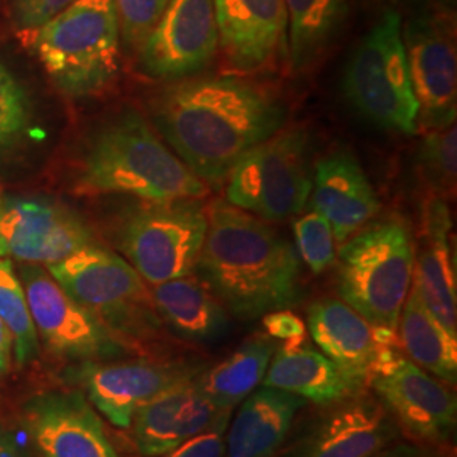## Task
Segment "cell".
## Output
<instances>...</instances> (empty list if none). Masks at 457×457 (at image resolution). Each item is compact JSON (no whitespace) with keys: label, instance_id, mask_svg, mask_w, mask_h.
<instances>
[{"label":"cell","instance_id":"obj_1","mask_svg":"<svg viewBox=\"0 0 457 457\" xmlns=\"http://www.w3.org/2000/svg\"><path fill=\"white\" fill-rule=\"evenodd\" d=\"M160 134L198 180L219 185L249 149L285 124V105L239 77H192L166 85L153 102Z\"/></svg>","mask_w":457,"mask_h":457},{"label":"cell","instance_id":"obj_2","mask_svg":"<svg viewBox=\"0 0 457 457\" xmlns=\"http://www.w3.org/2000/svg\"><path fill=\"white\" fill-rule=\"evenodd\" d=\"M194 271L226 311L247 322L294 307L302 295L294 245L228 200L207 207V232Z\"/></svg>","mask_w":457,"mask_h":457},{"label":"cell","instance_id":"obj_3","mask_svg":"<svg viewBox=\"0 0 457 457\" xmlns=\"http://www.w3.org/2000/svg\"><path fill=\"white\" fill-rule=\"evenodd\" d=\"M75 190L82 195L120 194L147 202L207 194L204 181L164 146L143 115L131 111L117 115L92 136Z\"/></svg>","mask_w":457,"mask_h":457},{"label":"cell","instance_id":"obj_4","mask_svg":"<svg viewBox=\"0 0 457 457\" xmlns=\"http://www.w3.org/2000/svg\"><path fill=\"white\" fill-rule=\"evenodd\" d=\"M336 285L341 300L373 327L396 330L409 296L415 239L402 217L364 226L337 253Z\"/></svg>","mask_w":457,"mask_h":457},{"label":"cell","instance_id":"obj_5","mask_svg":"<svg viewBox=\"0 0 457 457\" xmlns=\"http://www.w3.org/2000/svg\"><path fill=\"white\" fill-rule=\"evenodd\" d=\"M66 94H97L119 71L120 28L114 0H75L43 26L24 33Z\"/></svg>","mask_w":457,"mask_h":457},{"label":"cell","instance_id":"obj_6","mask_svg":"<svg viewBox=\"0 0 457 457\" xmlns=\"http://www.w3.org/2000/svg\"><path fill=\"white\" fill-rule=\"evenodd\" d=\"M49 275L126 345L156 337L162 319L151 288L129 262L97 245L45 266Z\"/></svg>","mask_w":457,"mask_h":457},{"label":"cell","instance_id":"obj_7","mask_svg":"<svg viewBox=\"0 0 457 457\" xmlns=\"http://www.w3.org/2000/svg\"><path fill=\"white\" fill-rule=\"evenodd\" d=\"M402 21L385 11L353 51L343 77L347 104L383 131L411 136L419 129V104L410 79Z\"/></svg>","mask_w":457,"mask_h":457},{"label":"cell","instance_id":"obj_8","mask_svg":"<svg viewBox=\"0 0 457 457\" xmlns=\"http://www.w3.org/2000/svg\"><path fill=\"white\" fill-rule=\"evenodd\" d=\"M207 232V209L200 198L143 200L117 232L126 262L147 285L192 275Z\"/></svg>","mask_w":457,"mask_h":457},{"label":"cell","instance_id":"obj_9","mask_svg":"<svg viewBox=\"0 0 457 457\" xmlns=\"http://www.w3.org/2000/svg\"><path fill=\"white\" fill-rule=\"evenodd\" d=\"M309 154L305 129L278 131L234 164L226 179V200L266 222L294 217L311 196Z\"/></svg>","mask_w":457,"mask_h":457},{"label":"cell","instance_id":"obj_10","mask_svg":"<svg viewBox=\"0 0 457 457\" xmlns=\"http://www.w3.org/2000/svg\"><path fill=\"white\" fill-rule=\"evenodd\" d=\"M368 386L400 432L417 444L445 447L456 434V395L410 361L400 344L376 345Z\"/></svg>","mask_w":457,"mask_h":457},{"label":"cell","instance_id":"obj_11","mask_svg":"<svg viewBox=\"0 0 457 457\" xmlns=\"http://www.w3.org/2000/svg\"><path fill=\"white\" fill-rule=\"evenodd\" d=\"M410 79L425 131L454 126L457 111L456 19L439 4L402 21Z\"/></svg>","mask_w":457,"mask_h":457},{"label":"cell","instance_id":"obj_12","mask_svg":"<svg viewBox=\"0 0 457 457\" xmlns=\"http://www.w3.org/2000/svg\"><path fill=\"white\" fill-rule=\"evenodd\" d=\"M19 279L36 332L53 354L77 364L115 360L126 354L128 345L66 294L46 268L21 262Z\"/></svg>","mask_w":457,"mask_h":457},{"label":"cell","instance_id":"obj_13","mask_svg":"<svg viewBox=\"0 0 457 457\" xmlns=\"http://www.w3.org/2000/svg\"><path fill=\"white\" fill-rule=\"evenodd\" d=\"M205 366L198 360L87 361L71 368L68 376L111 424L129 428L143 405Z\"/></svg>","mask_w":457,"mask_h":457},{"label":"cell","instance_id":"obj_14","mask_svg":"<svg viewBox=\"0 0 457 457\" xmlns=\"http://www.w3.org/2000/svg\"><path fill=\"white\" fill-rule=\"evenodd\" d=\"M217 49L213 0H168L137 53L146 75L171 83L198 77L212 63Z\"/></svg>","mask_w":457,"mask_h":457},{"label":"cell","instance_id":"obj_15","mask_svg":"<svg viewBox=\"0 0 457 457\" xmlns=\"http://www.w3.org/2000/svg\"><path fill=\"white\" fill-rule=\"evenodd\" d=\"M21 420L41 457H120L87 396L49 390L31 396Z\"/></svg>","mask_w":457,"mask_h":457},{"label":"cell","instance_id":"obj_16","mask_svg":"<svg viewBox=\"0 0 457 457\" xmlns=\"http://www.w3.org/2000/svg\"><path fill=\"white\" fill-rule=\"evenodd\" d=\"M96 245L75 212L48 200H16L0 211V256L49 266Z\"/></svg>","mask_w":457,"mask_h":457},{"label":"cell","instance_id":"obj_17","mask_svg":"<svg viewBox=\"0 0 457 457\" xmlns=\"http://www.w3.org/2000/svg\"><path fill=\"white\" fill-rule=\"evenodd\" d=\"M219 48L232 73H260L288 60L283 0H213Z\"/></svg>","mask_w":457,"mask_h":457},{"label":"cell","instance_id":"obj_18","mask_svg":"<svg viewBox=\"0 0 457 457\" xmlns=\"http://www.w3.org/2000/svg\"><path fill=\"white\" fill-rule=\"evenodd\" d=\"M400 434L381 402L362 390L327 407L285 457H370Z\"/></svg>","mask_w":457,"mask_h":457},{"label":"cell","instance_id":"obj_19","mask_svg":"<svg viewBox=\"0 0 457 457\" xmlns=\"http://www.w3.org/2000/svg\"><path fill=\"white\" fill-rule=\"evenodd\" d=\"M224 411L230 410L217 409L194 376L143 405L129 428L141 456H162L207 430Z\"/></svg>","mask_w":457,"mask_h":457},{"label":"cell","instance_id":"obj_20","mask_svg":"<svg viewBox=\"0 0 457 457\" xmlns=\"http://www.w3.org/2000/svg\"><path fill=\"white\" fill-rule=\"evenodd\" d=\"M451 211L447 200L428 195L422 209V230L415 245L411 287L425 307L457 336L456 268L451 251Z\"/></svg>","mask_w":457,"mask_h":457},{"label":"cell","instance_id":"obj_21","mask_svg":"<svg viewBox=\"0 0 457 457\" xmlns=\"http://www.w3.org/2000/svg\"><path fill=\"white\" fill-rule=\"evenodd\" d=\"M311 194L313 211L326 217L339 245L364 228L381 209L368 175L345 149L317 162Z\"/></svg>","mask_w":457,"mask_h":457},{"label":"cell","instance_id":"obj_22","mask_svg":"<svg viewBox=\"0 0 457 457\" xmlns=\"http://www.w3.org/2000/svg\"><path fill=\"white\" fill-rule=\"evenodd\" d=\"M307 327L313 343L353 390H366L376 358L373 326L343 300L320 298L307 311Z\"/></svg>","mask_w":457,"mask_h":457},{"label":"cell","instance_id":"obj_23","mask_svg":"<svg viewBox=\"0 0 457 457\" xmlns=\"http://www.w3.org/2000/svg\"><path fill=\"white\" fill-rule=\"evenodd\" d=\"M305 400L262 386L241 402L226 432L224 457H275L287 441Z\"/></svg>","mask_w":457,"mask_h":457},{"label":"cell","instance_id":"obj_24","mask_svg":"<svg viewBox=\"0 0 457 457\" xmlns=\"http://www.w3.org/2000/svg\"><path fill=\"white\" fill-rule=\"evenodd\" d=\"M151 296L164 326L188 343H215L228 332L226 307L198 277L151 285Z\"/></svg>","mask_w":457,"mask_h":457},{"label":"cell","instance_id":"obj_25","mask_svg":"<svg viewBox=\"0 0 457 457\" xmlns=\"http://www.w3.org/2000/svg\"><path fill=\"white\" fill-rule=\"evenodd\" d=\"M262 386L294 393L319 407H330L354 395L343 373L320 351L305 341L278 345L268 366Z\"/></svg>","mask_w":457,"mask_h":457},{"label":"cell","instance_id":"obj_26","mask_svg":"<svg viewBox=\"0 0 457 457\" xmlns=\"http://www.w3.org/2000/svg\"><path fill=\"white\" fill-rule=\"evenodd\" d=\"M277 349L275 339L266 334H256L245 339L226 360L205 366L195 376L196 383L217 409L234 411L245 398L262 386Z\"/></svg>","mask_w":457,"mask_h":457},{"label":"cell","instance_id":"obj_27","mask_svg":"<svg viewBox=\"0 0 457 457\" xmlns=\"http://www.w3.org/2000/svg\"><path fill=\"white\" fill-rule=\"evenodd\" d=\"M398 343L403 354L428 375L445 385L457 381V336H453L425 307L422 298L410 288L398 319Z\"/></svg>","mask_w":457,"mask_h":457},{"label":"cell","instance_id":"obj_28","mask_svg":"<svg viewBox=\"0 0 457 457\" xmlns=\"http://www.w3.org/2000/svg\"><path fill=\"white\" fill-rule=\"evenodd\" d=\"M288 19V63L311 68L337 39L347 19V0H283Z\"/></svg>","mask_w":457,"mask_h":457},{"label":"cell","instance_id":"obj_29","mask_svg":"<svg viewBox=\"0 0 457 457\" xmlns=\"http://www.w3.org/2000/svg\"><path fill=\"white\" fill-rule=\"evenodd\" d=\"M0 319L14 337V362L24 366L37 354V332L28 307L22 283L12 262L0 256Z\"/></svg>","mask_w":457,"mask_h":457},{"label":"cell","instance_id":"obj_30","mask_svg":"<svg viewBox=\"0 0 457 457\" xmlns=\"http://www.w3.org/2000/svg\"><path fill=\"white\" fill-rule=\"evenodd\" d=\"M457 131L454 126L427 131L417 151V171L428 195L456 194Z\"/></svg>","mask_w":457,"mask_h":457},{"label":"cell","instance_id":"obj_31","mask_svg":"<svg viewBox=\"0 0 457 457\" xmlns=\"http://www.w3.org/2000/svg\"><path fill=\"white\" fill-rule=\"evenodd\" d=\"M295 241L298 256L311 268L312 273L320 275L336 262V239L326 217L317 211L303 213L295 220Z\"/></svg>","mask_w":457,"mask_h":457},{"label":"cell","instance_id":"obj_32","mask_svg":"<svg viewBox=\"0 0 457 457\" xmlns=\"http://www.w3.org/2000/svg\"><path fill=\"white\" fill-rule=\"evenodd\" d=\"M29 126V98L9 68L0 63V151L14 146Z\"/></svg>","mask_w":457,"mask_h":457},{"label":"cell","instance_id":"obj_33","mask_svg":"<svg viewBox=\"0 0 457 457\" xmlns=\"http://www.w3.org/2000/svg\"><path fill=\"white\" fill-rule=\"evenodd\" d=\"M120 37L132 51H139L160 21L168 0H114Z\"/></svg>","mask_w":457,"mask_h":457},{"label":"cell","instance_id":"obj_34","mask_svg":"<svg viewBox=\"0 0 457 457\" xmlns=\"http://www.w3.org/2000/svg\"><path fill=\"white\" fill-rule=\"evenodd\" d=\"M232 411H224L207 430L200 432L190 441L183 442L173 451L156 457H224L226 432Z\"/></svg>","mask_w":457,"mask_h":457},{"label":"cell","instance_id":"obj_35","mask_svg":"<svg viewBox=\"0 0 457 457\" xmlns=\"http://www.w3.org/2000/svg\"><path fill=\"white\" fill-rule=\"evenodd\" d=\"M75 0H14V19L22 33L33 31L65 11Z\"/></svg>","mask_w":457,"mask_h":457},{"label":"cell","instance_id":"obj_36","mask_svg":"<svg viewBox=\"0 0 457 457\" xmlns=\"http://www.w3.org/2000/svg\"><path fill=\"white\" fill-rule=\"evenodd\" d=\"M262 319V327L266 336L275 339L277 343H302L305 341V324L294 312H270Z\"/></svg>","mask_w":457,"mask_h":457},{"label":"cell","instance_id":"obj_37","mask_svg":"<svg viewBox=\"0 0 457 457\" xmlns=\"http://www.w3.org/2000/svg\"><path fill=\"white\" fill-rule=\"evenodd\" d=\"M370 457H449L441 447H432L424 444H409V442H398L392 444Z\"/></svg>","mask_w":457,"mask_h":457},{"label":"cell","instance_id":"obj_38","mask_svg":"<svg viewBox=\"0 0 457 457\" xmlns=\"http://www.w3.org/2000/svg\"><path fill=\"white\" fill-rule=\"evenodd\" d=\"M368 2L375 4L378 7H383V12L395 11L402 17L411 16L437 4L436 0H368Z\"/></svg>","mask_w":457,"mask_h":457},{"label":"cell","instance_id":"obj_39","mask_svg":"<svg viewBox=\"0 0 457 457\" xmlns=\"http://www.w3.org/2000/svg\"><path fill=\"white\" fill-rule=\"evenodd\" d=\"M14 360V337L0 319V376L5 375Z\"/></svg>","mask_w":457,"mask_h":457},{"label":"cell","instance_id":"obj_40","mask_svg":"<svg viewBox=\"0 0 457 457\" xmlns=\"http://www.w3.org/2000/svg\"><path fill=\"white\" fill-rule=\"evenodd\" d=\"M0 457H29L19 445L16 436L2 424H0Z\"/></svg>","mask_w":457,"mask_h":457},{"label":"cell","instance_id":"obj_41","mask_svg":"<svg viewBox=\"0 0 457 457\" xmlns=\"http://www.w3.org/2000/svg\"><path fill=\"white\" fill-rule=\"evenodd\" d=\"M436 2L442 5V7H447V9L454 7V4H456V0H436Z\"/></svg>","mask_w":457,"mask_h":457},{"label":"cell","instance_id":"obj_42","mask_svg":"<svg viewBox=\"0 0 457 457\" xmlns=\"http://www.w3.org/2000/svg\"><path fill=\"white\" fill-rule=\"evenodd\" d=\"M0 211H2V200H0Z\"/></svg>","mask_w":457,"mask_h":457}]
</instances>
